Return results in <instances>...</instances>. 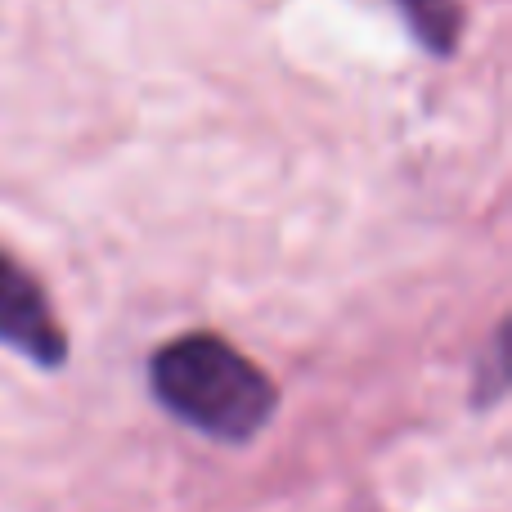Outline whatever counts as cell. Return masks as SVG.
<instances>
[{"label": "cell", "instance_id": "1", "mask_svg": "<svg viewBox=\"0 0 512 512\" xmlns=\"http://www.w3.org/2000/svg\"><path fill=\"white\" fill-rule=\"evenodd\" d=\"M149 373L167 414L216 441H252L279 405L274 382L212 333L176 337L153 355Z\"/></svg>", "mask_w": 512, "mask_h": 512}, {"label": "cell", "instance_id": "2", "mask_svg": "<svg viewBox=\"0 0 512 512\" xmlns=\"http://www.w3.org/2000/svg\"><path fill=\"white\" fill-rule=\"evenodd\" d=\"M0 342L45 369H59L68 360V337L50 315V301L9 252H0Z\"/></svg>", "mask_w": 512, "mask_h": 512}, {"label": "cell", "instance_id": "3", "mask_svg": "<svg viewBox=\"0 0 512 512\" xmlns=\"http://www.w3.org/2000/svg\"><path fill=\"white\" fill-rule=\"evenodd\" d=\"M396 5L409 18V27L423 36L427 50L441 54L459 41V23H463L459 0H396Z\"/></svg>", "mask_w": 512, "mask_h": 512}]
</instances>
